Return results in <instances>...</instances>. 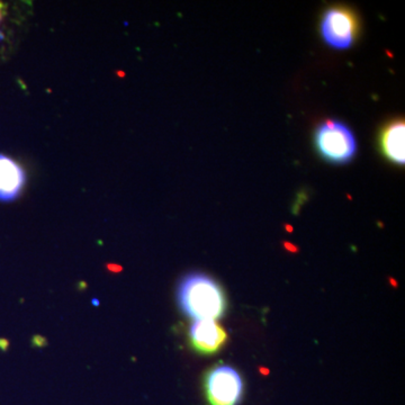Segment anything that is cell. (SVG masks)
<instances>
[{"mask_svg":"<svg viewBox=\"0 0 405 405\" xmlns=\"http://www.w3.org/2000/svg\"><path fill=\"white\" fill-rule=\"evenodd\" d=\"M177 300L183 312L196 321L221 318L226 309L222 288L204 273L185 277L178 287Z\"/></svg>","mask_w":405,"mask_h":405,"instance_id":"6da1fadb","label":"cell"},{"mask_svg":"<svg viewBox=\"0 0 405 405\" xmlns=\"http://www.w3.org/2000/svg\"><path fill=\"white\" fill-rule=\"evenodd\" d=\"M314 143L320 156L333 165L348 163L357 152L354 132L340 120H327L320 124L315 131Z\"/></svg>","mask_w":405,"mask_h":405,"instance_id":"7a4b0ae2","label":"cell"},{"mask_svg":"<svg viewBox=\"0 0 405 405\" xmlns=\"http://www.w3.org/2000/svg\"><path fill=\"white\" fill-rule=\"evenodd\" d=\"M359 34V21L347 7H330L321 19V35L324 42L336 50L350 48Z\"/></svg>","mask_w":405,"mask_h":405,"instance_id":"3957f363","label":"cell"},{"mask_svg":"<svg viewBox=\"0 0 405 405\" xmlns=\"http://www.w3.org/2000/svg\"><path fill=\"white\" fill-rule=\"evenodd\" d=\"M205 394L210 405H239L243 395V381L230 366H217L205 376Z\"/></svg>","mask_w":405,"mask_h":405,"instance_id":"277c9868","label":"cell"},{"mask_svg":"<svg viewBox=\"0 0 405 405\" xmlns=\"http://www.w3.org/2000/svg\"><path fill=\"white\" fill-rule=\"evenodd\" d=\"M192 348L201 354H213L225 345L228 334L214 320H198L189 330Z\"/></svg>","mask_w":405,"mask_h":405,"instance_id":"5b68a950","label":"cell"},{"mask_svg":"<svg viewBox=\"0 0 405 405\" xmlns=\"http://www.w3.org/2000/svg\"><path fill=\"white\" fill-rule=\"evenodd\" d=\"M25 183L24 169L15 160L0 154V201H14L24 188Z\"/></svg>","mask_w":405,"mask_h":405,"instance_id":"8992f818","label":"cell"},{"mask_svg":"<svg viewBox=\"0 0 405 405\" xmlns=\"http://www.w3.org/2000/svg\"><path fill=\"white\" fill-rule=\"evenodd\" d=\"M405 124L399 120L387 124L381 134V147L387 159L395 165H404Z\"/></svg>","mask_w":405,"mask_h":405,"instance_id":"52a82bcc","label":"cell"},{"mask_svg":"<svg viewBox=\"0 0 405 405\" xmlns=\"http://www.w3.org/2000/svg\"><path fill=\"white\" fill-rule=\"evenodd\" d=\"M1 8H3V5L0 3V18H1Z\"/></svg>","mask_w":405,"mask_h":405,"instance_id":"ba28073f","label":"cell"}]
</instances>
